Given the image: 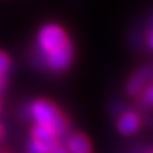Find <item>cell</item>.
I'll use <instances>...</instances> for the list:
<instances>
[{"label": "cell", "mask_w": 153, "mask_h": 153, "mask_svg": "<svg viewBox=\"0 0 153 153\" xmlns=\"http://www.w3.org/2000/svg\"><path fill=\"white\" fill-rule=\"evenodd\" d=\"M69 42L64 30L56 25H46L38 32V46L44 54H50Z\"/></svg>", "instance_id": "7a4b0ae2"}, {"label": "cell", "mask_w": 153, "mask_h": 153, "mask_svg": "<svg viewBox=\"0 0 153 153\" xmlns=\"http://www.w3.org/2000/svg\"><path fill=\"white\" fill-rule=\"evenodd\" d=\"M117 130L124 135H131L140 126V119L134 111H126L123 114L116 123Z\"/></svg>", "instance_id": "8992f818"}, {"label": "cell", "mask_w": 153, "mask_h": 153, "mask_svg": "<svg viewBox=\"0 0 153 153\" xmlns=\"http://www.w3.org/2000/svg\"><path fill=\"white\" fill-rule=\"evenodd\" d=\"M45 57H46V64L50 69L55 71L64 70L70 64L71 57H73V47H71V44L68 42V44L64 45L63 47H60V49L52 51L50 54H46Z\"/></svg>", "instance_id": "277c9868"}, {"label": "cell", "mask_w": 153, "mask_h": 153, "mask_svg": "<svg viewBox=\"0 0 153 153\" xmlns=\"http://www.w3.org/2000/svg\"><path fill=\"white\" fill-rule=\"evenodd\" d=\"M51 153H69L68 151H66L65 149V148H63V147H59V146H57L56 148H55V149L54 151H52Z\"/></svg>", "instance_id": "30bf717a"}, {"label": "cell", "mask_w": 153, "mask_h": 153, "mask_svg": "<svg viewBox=\"0 0 153 153\" xmlns=\"http://www.w3.org/2000/svg\"><path fill=\"white\" fill-rule=\"evenodd\" d=\"M151 74H152V69L149 65L147 66H142L140 69H138L130 78H129L128 83H126V92L130 96H135L139 92H142L144 87L148 84L151 79Z\"/></svg>", "instance_id": "5b68a950"}, {"label": "cell", "mask_w": 153, "mask_h": 153, "mask_svg": "<svg viewBox=\"0 0 153 153\" xmlns=\"http://www.w3.org/2000/svg\"><path fill=\"white\" fill-rule=\"evenodd\" d=\"M66 151L69 153H91L89 139L82 133H75L70 137Z\"/></svg>", "instance_id": "52a82bcc"}, {"label": "cell", "mask_w": 153, "mask_h": 153, "mask_svg": "<svg viewBox=\"0 0 153 153\" xmlns=\"http://www.w3.org/2000/svg\"><path fill=\"white\" fill-rule=\"evenodd\" d=\"M4 84H5V78L3 75H0V91L4 88Z\"/></svg>", "instance_id": "8fae6325"}, {"label": "cell", "mask_w": 153, "mask_h": 153, "mask_svg": "<svg viewBox=\"0 0 153 153\" xmlns=\"http://www.w3.org/2000/svg\"><path fill=\"white\" fill-rule=\"evenodd\" d=\"M148 44H149V46H152V31L148 35Z\"/></svg>", "instance_id": "7c38bea8"}, {"label": "cell", "mask_w": 153, "mask_h": 153, "mask_svg": "<svg viewBox=\"0 0 153 153\" xmlns=\"http://www.w3.org/2000/svg\"><path fill=\"white\" fill-rule=\"evenodd\" d=\"M9 59H8V56L4 54V52L0 51V75H5V73L8 71L9 69Z\"/></svg>", "instance_id": "ba28073f"}, {"label": "cell", "mask_w": 153, "mask_h": 153, "mask_svg": "<svg viewBox=\"0 0 153 153\" xmlns=\"http://www.w3.org/2000/svg\"><path fill=\"white\" fill-rule=\"evenodd\" d=\"M144 100H146L147 105L151 106L152 102H153V92H152V85L151 84H148L146 91H144Z\"/></svg>", "instance_id": "9c48e42d"}, {"label": "cell", "mask_w": 153, "mask_h": 153, "mask_svg": "<svg viewBox=\"0 0 153 153\" xmlns=\"http://www.w3.org/2000/svg\"><path fill=\"white\" fill-rule=\"evenodd\" d=\"M57 146V137L49 129L38 125L32 128L28 153H51Z\"/></svg>", "instance_id": "3957f363"}, {"label": "cell", "mask_w": 153, "mask_h": 153, "mask_svg": "<svg viewBox=\"0 0 153 153\" xmlns=\"http://www.w3.org/2000/svg\"><path fill=\"white\" fill-rule=\"evenodd\" d=\"M31 116L35 125L49 129L56 137L65 134L69 128L65 115L47 100H37L31 105Z\"/></svg>", "instance_id": "6da1fadb"}, {"label": "cell", "mask_w": 153, "mask_h": 153, "mask_svg": "<svg viewBox=\"0 0 153 153\" xmlns=\"http://www.w3.org/2000/svg\"><path fill=\"white\" fill-rule=\"evenodd\" d=\"M3 135H4V129H3V126L0 125V139L3 138Z\"/></svg>", "instance_id": "4fadbf2b"}]
</instances>
